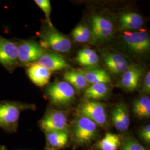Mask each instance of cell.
<instances>
[{
  "instance_id": "6da1fadb",
  "label": "cell",
  "mask_w": 150,
  "mask_h": 150,
  "mask_svg": "<svg viewBox=\"0 0 150 150\" xmlns=\"http://www.w3.org/2000/svg\"><path fill=\"white\" fill-rule=\"evenodd\" d=\"M34 105L21 102L3 101L0 102V127L8 133L17 131L21 113L27 110H35Z\"/></svg>"
},
{
  "instance_id": "7a4b0ae2",
  "label": "cell",
  "mask_w": 150,
  "mask_h": 150,
  "mask_svg": "<svg viewBox=\"0 0 150 150\" xmlns=\"http://www.w3.org/2000/svg\"><path fill=\"white\" fill-rule=\"evenodd\" d=\"M72 138L77 146L89 145L98 136V126L86 117L78 115L72 123Z\"/></svg>"
},
{
  "instance_id": "3957f363",
  "label": "cell",
  "mask_w": 150,
  "mask_h": 150,
  "mask_svg": "<svg viewBox=\"0 0 150 150\" xmlns=\"http://www.w3.org/2000/svg\"><path fill=\"white\" fill-rule=\"evenodd\" d=\"M46 93L50 102L57 107L69 106L75 100L74 88L64 81H57L50 85Z\"/></svg>"
},
{
  "instance_id": "277c9868",
  "label": "cell",
  "mask_w": 150,
  "mask_h": 150,
  "mask_svg": "<svg viewBox=\"0 0 150 150\" xmlns=\"http://www.w3.org/2000/svg\"><path fill=\"white\" fill-rule=\"evenodd\" d=\"M41 46L61 53H66L70 51L72 43L70 38L58 31L53 27H50L43 31L41 36Z\"/></svg>"
},
{
  "instance_id": "5b68a950",
  "label": "cell",
  "mask_w": 150,
  "mask_h": 150,
  "mask_svg": "<svg viewBox=\"0 0 150 150\" xmlns=\"http://www.w3.org/2000/svg\"><path fill=\"white\" fill-rule=\"evenodd\" d=\"M78 115L90 119L98 126L105 128L107 126V116L105 104L95 100H86L77 107Z\"/></svg>"
},
{
  "instance_id": "8992f818",
  "label": "cell",
  "mask_w": 150,
  "mask_h": 150,
  "mask_svg": "<svg viewBox=\"0 0 150 150\" xmlns=\"http://www.w3.org/2000/svg\"><path fill=\"white\" fill-rule=\"evenodd\" d=\"M40 126L44 132L51 131L69 132L66 113L60 110L48 109L40 121Z\"/></svg>"
},
{
  "instance_id": "52a82bcc",
  "label": "cell",
  "mask_w": 150,
  "mask_h": 150,
  "mask_svg": "<svg viewBox=\"0 0 150 150\" xmlns=\"http://www.w3.org/2000/svg\"><path fill=\"white\" fill-rule=\"evenodd\" d=\"M123 42L134 54L144 55L150 50V36L145 31H123Z\"/></svg>"
},
{
  "instance_id": "ba28073f",
  "label": "cell",
  "mask_w": 150,
  "mask_h": 150,
  "mask_svg": "<svg viewBox=\"0 0 150 150\" xmlns=\"http://www.w3.org/2000/svg\"><path fill=\"white\" fill-rule=\"evenodd\" d=\"M0 64L12 71L19 64L17 43L0 36Z\"/></svg>"
},
{
  "instance_id": "9c48e42d",
  "label": "cell",
  "mask_w": 150,
  "mask_h": 150,
  "mask_svg": "<svg viewBox=\"0 0 150 150\" xmlns=\"http://www.w3.org/2000/svg\"><path fill=\"white\" fill-rule=\"evenodd\" d=\"M91 36L97 42H104L112 37L114 26L112 21L105 16L95 15L91 19Z\"/></svg>"
},
{
  "instance_id": "30bf717a",
  "label": "cell",
  "mask_w": 150,
  "mask_h": 150,
  "mask_svg": "<svg viewBox=\"0 0 150 150\" xmlns=\"http://www.w3.org/2000/svg\"><path fill=\"white\" fill-rule=\"evenodd\" d=\"M18 62L21 64H32L36 62L46 52L40 44L31 41H22L17 43Z\"/></svg>"
},
{
  "instance_id": "8fae6325",
  "label": "cell",
  "mask_w": 150,
  "mask_h": 150,
  "mask_svg": "<svg viewBox=\"0 0 150 150\" xmlns=\"http://www.w3.org/2000/svg\"><path fill=\"white\" fill-rule=\"evenodd\" d=\"M103 61L108 70L113 75L122 74L128 68L127 60L121 54L108 52L103 56Z\"/></svg>"
},
{
  "instance_id": "7c38bea8",
  "label": "cell",
  "mask_w": 150,
  "mask_h": 150,
  "mask_svg": "<svg viewBox=\"0 0 150 150\" xmlns=\"http://www.w3.org/2000/svg\"><path fill=\"white\" fill-rule=\"evenodd\" d=\"M111 120L115 127L118 131L124 132L129 128L130 118L127 106L123 103H119L111 110Z\"/></svg>"
},
{
  "instance_id": "4fadbf2b",
  "label": "cell",
  "mask_w": 150,
  "mask_h": 150,
  "mask_svg": "<svg viewBox=\"0 0 150 150\" xmlns=\"http://www.w3.org/2000/svg\"><path fill=\"white\" fill-rule=\"evenodd\" d=\"M142 75V70L139 66L136 64L129 66L122 73L121 85L127 91L135 90L139 85Z\"/></svg>"
},
{
  "instance_id": "5bb4252c",
  "label": "cell",
  "mask_w": 150,
  "mask_h": 150,
  "mask_svg": "<svg viewBox=\"0 0 150 150\" xmlns=\"http://www.w3.org/2000/svg\"><path fill=\"white\" fill-rule=\"evenodd\" d=\"M35 63L43 66L51 72L61 71L70 67V65L64 57L57 54L47 52Z\"/></svg>"
},
{
  "instance_id": "9a60e30c",
  "label": "cell",
  "mask_w": 150,
  "mask_h": 150,
  "mask_svg": "<svg viewBox=\"0 0 150 150\" xmlns=\"http://www.w3.org/2000/svg\"><path fill=\"white\" fill-rule=\"evenodd\" d=\"M27 75L32 82L39 87L48 83L52 72L37 63L32 64L27 70Z\"/></svg>"
},
{
  "instance_id": "2e32d148",
  "label": "cell",
  "mask_w": 150,
  "mask_h": 150,
  "mask_svg": "<svg viewBox=\"0 0 150 150\" xmlns=\"http://www.w3.org/2000/svg\"><path fill=\"white\" fill-rule=\"evenodd\" d=\"M143 24V18L136 12H125L119 17L120 29L123 31L139 30L142 27Z\"/></svg>"
},
{
  "instance_id": "e0dca14e",
  "label": "cell",
  "mask_w": 150,
  "mask_h": 150,
  "mask_svg": "<svg viewBox=\"0 0 150 150\" xmlns=\"http://www.w3.org/2000/svg\"><path fill=\"white\" fill-rule=\"evenodd\" d=\"M45 133L48 149L54 150L62 149L69 141V132L51 131Z\"/></svg>"
},
{
  "instance_id": "ac0fdd59",
  "label": "cell",
  "mask_w": 150,
  "mask_h": 150,
  "mask_svg": "<svg viewBox=\"0 0 150 150\" xmlns=\"http://www.w3.org/2000/svg\"><path fill=\"white\" fill-rule=\"evenodd\" d=\"M80 71L88 83L92 84L104 83L107 84L111 82V77L105 70L103 69L92 68Z\"/></svg>"
},
{
  "instance_id": "d6986e66",
  "label": "cell",
  "mask_w": 150,
  "mask_h": 150,
  "mask_svg": "<svg viewBox=\"0 0 150 150\" xmlns=\"http://www.w3.org/2000/svg\"><path fill=\"white\" fill-rule=\"evenodd\" d=\"M109 91V87L106 83H94L86 88L84 93V97L90 100H102L107 96Z\"/></svg>"
},
{
  "instance_id": "ffe728a7",
  "label": "cell",
  "mask_w": 150,
  "mask_h": 150,
  "mask_svg": "<svg viewBox=\"0 0 150 150\" xmlns=\"http://www.w3.org/2000/svg\"><path fill=\"white\" fill-rule=\"evenodd\" d=\"M64 81L68 82L74 88L81 90L88 86V82L84 76L79 71H67L64 76Z\"/></svg>"
},
{
  "instance_id": "44dd1931",
  "label": "cell",
  "mask_w": 150,
  "mask_h": 150,
  "mask_svg": "<svg viewBox=\"0 0 150 150\" xmlns=\"http://www.w3.org/2000/svg\"><path fill=\"white\" fill-rule=\"evenodd\" d=\"M133 112L137 117L150 118V97H142L136 100L134 103Z\"/></svg>"
},
{
  "instance_id": "7402d4cb",
  "label": "cell",
  "mask_w": 150,
  "mask_h": 150,
  "mask_svg": "<svg viewBox=\"0 0 150 150\" xmlns=\"http://www.w3.org/2000/svg\"><path fill=\"white\" fill-rule=\"evenodd\" d=\"M118 135L107 133L105 137L97 144L99 150H117L121 145Z\"/></svg>"
},
{
  "instance_id": "603a6c76",
  "label": "cell",
  "mask_w": 150,
  "mask_h": 150,
  "mask_svg": "<svg viewBox=\"0 0 150 150\" xmlns=\"http://www.w3.org/2000/svg\"><path fill=\"white\" fill-rule=\"evenodd\" d=\"M72 36L76 42L86 43L91 38V30L85 25H80L74 29L72 32Z\"/></svg>"
},
{
  "instance_id": "cb8c5ba5",
  "label": "cell",
  "mask_w": 150,
  "mask_h": 150,
  "mask_svg": "<svg viewBox=\"0 0 150 150\" xmlns=\"http://www.w3.org/2000/svg\"><path fill=\"white\" fill-rule=\"evenodd\" d=\"M121 146V150H146L137 139L130 136L123 139Z\"/></svg>"
},
{
  "instance_id": "d4e9b609",
  "label": "cell",
  "mask_w": 150,
  "mask_h": 150,
  "mask_svg": "<svg viewBox=\"0 0 150 150\" xmlns=\"http://www.w3.org/2000/svg\"><path fill=\"white\" fill-rule=\"evenodd\" d=\"M79 64L84 66L94 67L98 64L99 61V57L96 52L94 51L92 54L87 56L85 58L76 60Z\"/></svg>"
},
{
  "instance_id": "484cf974",
  "label": "cell",
  "mask_w": 150,
  "mask_h": 150,
  "mask_svg": "<svg viewBox=\"0 0 150 150\" xmlns=\"http://www.w3.org/2000/svg\"><path fill=\"white\" fill-rule=\"evenodd\" d=\"M35 3L43 11L50 27H53L50 20V14L51 11V3L49 0H35Z\"/></svg>"
},
{
  "instance_id": "4316f807",
  "label": "cell",
  "mask_w": 150,
  "mask_h": 150,
  "mask_svg": "<svg viewBox=\"0 0 150 150\" xmlns=\"http://www.w3.org/2000/svg\"><path fill=\"white\" fill-rule=\"evenodd\" d=\"M141 136L142 139L147 143L150 142V125H147L144 127L141 131Z\"/></svg>"
},
{
  "instance_id": "83f0119b",
  "label": "cell",
  "mask_w": 150,
  "mask_h": 150,
  "mask_svg": "<svg viewBox=\"0 0 150 150\" xmlns=\"http://www.w3.org/2000/svg\"><path fill=\"white\" fill-rule=\"evenodd\" d=\"M142 91L146 94H149L150 92V73L149 71L146 75L142 86Z\"/></svg>"
},
{
  "instance_id": "f1b7e54d",
  "label": "cell",
  "mask_w": 150,
  "mask_h": 150,
  "mask_svg": "<svg viewBox=\"0 0 150 150\" xmlns=\"http://www.w3.org/2000/svg\"><path fill=\"white\" fill-rule=\"evenodd\" d=\"M0 150H7L5 146H0Z\"/></svg>"
},
{
  "instance_id": "f546056e",
  "label": "cell",
  "mask_w": 150,
  "mask_h": 150,
  "mask_svg": "<svg viewBox=\"0 0 150 150\" xmlns=\"http://www.w3.org/2000/svg\"><path fill=\"white\" fill-rule=\"evenodd\" d=\"M47 150H52V149H47Z\"/></svg>"
}]
</instances>
